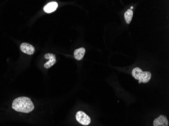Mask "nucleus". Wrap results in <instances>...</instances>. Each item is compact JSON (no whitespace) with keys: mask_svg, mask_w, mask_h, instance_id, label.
<instances>
[{"mask_svg":"<svg viewBox=\"0 0 169 126\" xmlns=\"http://www.w3.org/2000/svg\"><path fill=\"white\" fill-rule=\"evenodd\" d=\"M12 108L17 112L23 113H29L34 110V104L29 97H18L12 102Z\"/></svg>","mask_w":169,"mask_h":126,"instance_id":"nucleus-1","label":"nucleus"},{"mask_svg":"<svg viewBox=\"0 0 169 126\" xmlns=\"http://www.w3.org/2000/svg\"><path fill=\"white\" fill-rule=\"evenodd\" d=\"M133 16V12L131 9H129L125 12L124 14L125 19L127 24H130Z\"/></svg>","mask_w":169,"mask_h":126,"instance_id":"nucleus-9","label":"nucleus"},{"mask_svg":"<svg viewBox=\"0 0 169 126\" xmlns=\"http://www.w3.org/2000/svg\"><path fill=\"white\" fill-rule=\"evenodd\" d=\"M20 48V50L23 53L28 54V55H32L35 52V49L34 46H32V45H31L28 43H26V42H24L21 44Z\"/></svg>","mask_w":169,"mask_h":126,"instance_id":"nucleus-5","label":"nucleus"},{"mask_svg":"<svg viewBox=\"0 0 169 126\" xmlns=\"http://www.w3.org/2000/svg\"><path fill=\"white\" fill-rule=\"evenodd\" d=\"M58 7V4L56 2H52L47 4L44 8V11L47 13H51L55 11Z\"/></svg>","mask_w":169,"mask_h":126,"instance_id":"nucleus-7","label":"nucleus"},{"mask_svg":"<svg viewBox=\"0 0 169 126\" xmlns=\"http://www.w3.org/2000/svg\"><path fill=\"white\" fill-rule=\"evenodd\" d=\"M167 118L164 115H161L153 122V126H168Z\"/></svg>","mask_w":169,"mask_h":126,"instance_id":"nucleus-6","label":"nucleus"},{"mask_svg":"<svg viewBox=\"0 0 169 126\" xmlns=\"http://www.w3.org/2000/svg\"><path fill=\"white\" fill-rule=\"evenodd\" d=\"M132 9H133V7H131V10H132Z\"/></svg>","mask_w":169,"mask_h":126,"instance_id":"nucleus-10","label":"nucleus"},{"mask_svg":"<svg viewBox=\"0 0 169 126\" xmlns=\"http://www.w3.org/2000/svg\"><path fill=\"white\" fill-rule=\"evenodd\" d=\"M132 75L135 79L138 80L139 83L148 82L152 77V74L150 72H143L138 67L134 68L132 70Z\"/></svg>","mask_w":169,"mask_h":126,"instance_id":"nucleus-2","label":"nucleus"},{"mask_svg":"<svg viewBox=\"0 0 169 126\" xmlns=\"http://www.w3.org/2000/svg\"><path fill=\"white\" fill-rule=\"evenodd\" d=\"M76 119L79 123L84 126H87L91 123V119L82 111H79L76 113Z\"/></svg>","mask_w":169,"mask_h":126,"instance_id":"nucleus-3","label":"nucleus"},{"mask_svg":"<svg viewBox=\"0 0 169 126\" xmlns=\"http://www.w3.org/2000/svg\"><path fill=\"white\" fill-rule=\"evenodd\" d=\"M45 58L48 59V61L44 64V67L46 69H49L53 66L56 63V59L55 55L53 53H48L45 55Z\"/></svg>","mask_w":169,"mask_h":126,"instance_id":"nucleus-4","label":"nucleus"},{"mask_svg":"<svg viewBox=\"0 0 169 126\" xmlns=\"http://www.w3.org/2000/svg\"><path fill=\"white\" fill-rule=\"evenodd\" d=\"M85 49L84 47H81L74 50V57L76 60H81L83 58L85 53Z\"/></svg>","mask_w":169,"mask_h":126,"instance_id":"nucleus-8","label":"nucleus"}]
</instances>
